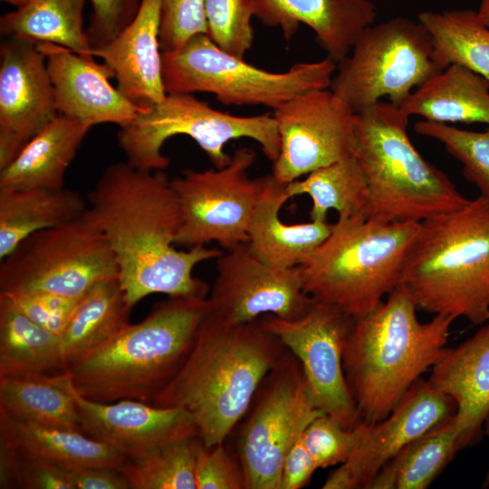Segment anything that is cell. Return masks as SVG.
Instances as JSON below:
<instances>
[{
	"label": "cell",
	"instance_id": "6da1fadb",
	"mask_svg": "<svg viewBox=\"0 0 489 489\" xmlns=\"http://www.w3.org/2000/svg\"><path fill=\"white\" fill-rule=\"evenodd\" d=\"M87 201L115 255L119 280L131 307L153 293L208 296L210 289L193 270L223 252L206 245L174 247L180 208L164 170L139 169L127 161L112 163L88 193Z\"/></svg>",
	"mask_w": 489,
	"mask_h": 489
},
{
	"label": "cell",
	"instance_id": "7a4b0ae2",
	"mask_svg": "<svg viewBox=\"0 0 489 489\" xmlns=\"http://www.w3.org/2000/svg\"><path fill=\"white\" fill-rule=\"evenodd\" d=\"M285 350L259 320L232 323L208 311L183 367L150 404L187 410L205 446L225 443Z\"/></svg>",
	"mask_w": 489,
	"mask_h": 489
},
{
	"label": "cell",
	"instance_id": "3957f363",
	"mask_svg": "<svg viewBox=\"0 0 489 489\" xmlns=\"http://www.w3.org/2000/svg\"><path fill=\"white\" fill-rule=\"evenodd\" d=\"M417 310L400 283L373 311L353 318L342 361L360 421L386 418L444 353L455 319L434 315L421 322Z\"/></svg>",
	"mask_w": 489,
	"mask_h": 489
},
{
	"label": "cell",
	"instance_id": "277c9868",
	"mask_svg": "<svg viewBox=\"0 0 489 489\" xmlns=\"http://www.w3.org/2000/svg\"><path fill=\"white\" fill-rule=\"evenodd\" d=\"M208 311L207 297L168 296L65 371L89 399L150 404L183 367Z\"/></svg>",
	"mask_w": 489,
	"mask_h": 489
},
{
	"label": "cell",
	"instance_id": "5b68a950",
	"mask_svg": "<svg viewBox=\"0 0 489 489\" xmlns=\"http://www.w3.org/2000/svg\"><path fill=\"white\" fill-rule=\"evenodd\" d=\"M401 283L418 310L489 320V200L478 196L420 222Z\"/></svg>",
	"mask_w": 489,
	"mask_h": 489
},
{
	"label": "cell",
	"instance_id": "8992f818",
	"mask_svg": "<svg viewBox=\"0 0 489 489\" xmlns=\"http://www.w3.org/2000/svg\"><path fill=\"white\" fill-rule=\"evenodd\" d=\"M408 118L400 107L383 100L355 113L352 155L368 183L365 217L420 223L469 200L414 147L408 135Z\"/></svg>",
	"mask_w": 489,
	"mask_h": 489
},
{
	"label": "cell",
	"instance_id": "52a82bcc",
	"mask_svg": "<svg viewBox=\"0 0 489 489\" xmlns=\"http://www.w3.org/2000/svg\"><path fill=\"white\" fill-rule=\"evenodd\" d=\"M420 223L338 217L299 266L304 291L355 318L373 311L402 282Z\"/></svg>",
	"mask_w": 489,
	"mask_h": 489
},
{
	"label": "cell",
	"instance_id": "ba28073f",
	"mask_svg": "<svg viewBox=\"0 0 489 489\" xmlns=\"http://www.w3.org/2000/svg\"><path fill=\"white\" fill-rule=\"evenodd\" d=\"M161 59L167 93L209 92L225 105L273 110L302 92L329 88L337 69L326 57L272 72L226 53L206 34L193 36L178 49L161 52Z\"/></svg>",
	"mask_w": 489,
	"mask_h": 489
},
{
	"label": "cell",
	"instance_id": "9c48e42d",
	"mask_svg": "<svg viewBox=\"0 0 489 489\" xmlns=\"http://www.w3.org/2000/svg\"><path fill=\"white\" fill-rule=\"evenodd\" d=\"M177 135L193 139L216 168L229 162L231 155L225 147L233 139L256 141L272 163L280 152L273 113L232 115L211 108L192 93H167L163 101L145 107L130 122L120 127L117 139L129 165L153 171L169 165L161 149L168 139Z\"/></svg>",
	"mask_w": 489,
	"mask_h": 489
},
{
	"label": "cell",
	"instance_id": "30bf717a",
	"mask_svg": "<svg viewBox=\"0 0 489 489\" xmlns=\"http://www.w3.org/2000/svg\"><path fill=\"white\" fill-rule=\"evenodd\" d=\"M119 277L112 249L89 207L81 216L23 239L0 264V292L82 297Z\"/></svg>",
	"mask_w": 489,
	"mask_h": 489
},
{
	"label": "cell",
	"instance_id": "8fae6325",
	"mask_svg": "<svg viewBox=\"0 0 489 489\" xmlns=\"http://www.w3.org/2000/svg\"><path fill=\"white\" fill-rule=\"evenodd\" d=\"M433 42L417 20L397 16L369 25L337 63L330 89L359 113L387 98L401 107L412 91L442 71Z\"/></svg>",
	"mask_w": 489,
	"mask_h": 489
},
{
	"label": "cell",
	"instance_id": "7c38bea8",
	"mask_svg": "<svg viewBox=\"0 0 489 489\" xmlns=\"http://www.w3.org/2000/svg\"><path fill=\"white\" fill-rule=\"evenodd\" d=\"M237 440L246 489H278L289 450L322 414L313 404L302 366L287 349L260 386Z\"/></svg>",
	"mask_w": 489,
	"mask_h": 489
},
{
	"label": "cell",
	"instance_id": "4fadbf2b",
	"mask_svg": "<svg viewBox=\"0 0 489 489\" xmlns=\"http://www.w3.org/2000/svg\"><path fill=\"white\" fill-rule=\"evenodd\" d=\"M255 151L236 149L219 168H187L171 179L180 208L175 244L191 248L216 242L226 250L247 243L252 214L267 175L251 177Z\"/></svg>",
	"mask_w": 489,
	"mask_h": 489
},
{
	"label": "cell",
	"instance_id": "5bb4252c",
	"mask_svg": "<svg viewBox=\"0 0 489 489\" xmlns=\"http://www.w3.org/2000/svg\"><path fill=\"white\" fill-rule=\"evenodd\" d=\"M352 320L339 308L316 300L299 318L266 314L259 319L299 360L315 407L347 429L360 422L342 361Z\"/></svg>",
	"mask_w": 489,
	"mask_h": 489
},
{
	"label": "cell",
	"instance_id": "9a60e30c",
	"mask_svg": "<svg viewBox=\"0 0 489 489\" xmlns=\"http://www.w3.org/2000/svg\"><path fill=\"white\" fill-rule=\"evenodd\" d=\"M280 152L272 175L288 184L352 156L355 113L330 88L292 97L273 110Z\"/></svg>",
	"mask_w": 489,
	"mask_h": 489
},
{
	"label": "cell",
	"instance_id": "2e32d148",
	"mask_svg": "<svg viewBox=\"0 0 489 489\" xmlns=\"http://www.w3.org/2000/svg\"><path fill=\"white\" fill-rule=\"evenodd\" d=\"M216 270L207 296L209 312L228 322H251L266 314L296 319L315 302L304 291L299 266H271L246 243L217 257Z\"/></svg>",
	"mask_w": 489,
	"mask_h": 489
},
{
	"label": "cell",
	"instance_id": "e0dca14e",
	"mask_svg": "<svg viewBox=\"0 0 489 489\" xmlns=\"http://www.w3.org/2000/svg\"><path fill=\"white\" fill-rule=\"evenodd\" d=\"M455 413L451 398L419 379L383 420L364 423L349 459L322 484L323 489H370L376 475L407 444Z\"/></svg>",
	"mask_w": 489,
	"mask_h": 489
},
{
	"label": "cell",
	"instance_id": "ac0fdd59",
	"mask_svg": "<svg viewBox=\"0 0 489 489\" xmlns=\"http://www.w3.org/2000/svg\"><path fill=\"white\" fill-rule=\"evenodd\" d=\"M57 115L44 54L36 43L7 37L0 46V169Z\"/></svg>",
	"mask_w": 489,
	"mask_h": 489
},
{
	"label": "cell",
	"instance_id": "d6986e66",
	"mask_svg": "<svg viewBox=\"0 0 489 489\" xmlns=\"http://www.w3.org/2000/svg\"><path fill=\"white\" fill-rule=\"evenodd\" d=\"M73 397L83 433L124 455L129 461L163 446L198 436L193 417L178 407H158L134 399L102 403L78 393Z\"/></svg>",
	"mask_w": 489,
	"mask_h": 489
},
{
	"label": "cell",
	"instance_id": "ffe728a7",
	"mask_svg": "<svg viewBox=\"0 0 489 489\" xmlns=\"http://www.w3.org/2000/svg\"><path fill=\"white\" fill-rule=\"evenodd\" d=\"M36 44L45 57L58 114L91 126L114 123L122 127L145 108L132 103L110 83L113 72L105 63H97L94 56L54 43Z\"/></svg>",
	"mask_w": 489,
	"mask_h": 489
},
{
	"label": "cell",
	"instance_id": "44dd1931",
	"mask_svg": "<svg viewBox=\"0 0 489 489\" xmlns=\"http://www.w3.org/2000/svg\"><path fill=\"white\" fill-rule=\"evenodd\" d=\"M252 5L254 17L281 29L286 41L301 24L310 27L326 57L336 63L348 56L377 16L371 0H252Z\"/></svg>",
	"mask_w": 489,
	"mask_h": 489
},
{
	"label": "cell",
	"instance_id": "7402d4cb",
	"mask_svg": "<svg viewBox=\"0 0 489 489\" xmlns=\"http://www.w3.org/2000/svg\"><path fill=\"white\" fill-rule=\"evenodd\" d=\"M160 0H140L133 21L111 42L91 49L113 72L120 93L139 107L163 101Z\"/></svg>",
	"mask_w": 489,
	"mask_h": 489
},
{
	"label": "cell",
	"instance_id": "603a6c76",
	"mask_svg": "<svg viewBox=\"0 0 489 489\" xmlns=\"http://www.w3.org/2000/svg\"><path fill=\"white\" fill-rule=\"evenodd\" d=\"M427 381L451 398L460 449L482 436L489 416V323L454 348H446Z\"/></svg>",
	"mask_w": 489,
	"mask_h": 489
},
{
	"label": "cell",
	"instance_id": "cb8c5ba5",
	"mask_svg": "<svg viewBox=\"0 0 489 489\" xmlns=\"http://www.w3.org/2000/svg\"><path fill=\"white\" fill-rule=\"evenodd\" d=\"M286 185L272 174L252 214L247 245L259 259L276 268H294L329 236L333 224L312 221L288 225L279 216L290 199Z\"/></svg>",
	"mask_w": 489,
	"mask_h": 489
},
{
	"label": "cell",
	"instance_id": "d4e9b609",
	"mask_svg": "<svg viewBox=\"0 0 489 489\" xmlns=\"http://www.w3.org/2000/svg\"><path fill=\"white\" fill-rule=\"evenodd\" d=\"M91 124L58 114L0 169V191L64 187V177Z\"/></svg>",
	"mask_w": 489,
	"mask_h": 489
},
{
	"label": "cell",
	"instance_id": "484cf974",
	"mask_svg": "<svg viewBox=\"0 0 489 489\" xmlns=\"http://www.w3.org/2000/svg\"><path fill=\"white\" fill-rule=\"evenodd\" d=\"M400 108L428 121L489 125V81L453 63L416 88Z\"/></svg>",
	"mask_w": 489,
	"mask_h": 489
},
{
	"label": "cell",
	"instance_id": "4316f807",
	"mask_svg": "<svg viewBox=\"0 0 489 489\" xmlns=\"http://www.w3.org/2000/svg\"><path fill=\"white\" fill-rule=\"evenodd\" d=\"M88 207V201L78 191L65 187L0 191L1 260L28 235L66 224Z\"/></svg>",
	"mask_w": 489,
	"mask_h": 489
},
{
	"label": "cell",
	"instance_id": "83f0119b",
	"mask_svg": "<svg viewBox=\"0 0 489 489\" xmlns=\"http://www.w3.org/2000/svg\"><path fill=\"white\" fill-rule=\"evenodd\" d=\"M72 389L66 371L0 378V409L20 421L83 433Z\"/></svg>",
	"mask_w": 489,
	"mask_h": 489
},
{
	"label": "cell",
	"instance_id": "f1b7e54d",
	"mask_svg": "<svg viewBox=\"0 0 489 489\" xmlns=\"http://www.w3.org/2000/svg\"><path fill=\"white\" fill-rule=\"evenodd\" d=\"M63 371L61 336L35 323L0 292V378Z\"/></svg>",
	"mask_w": 489,
	"mask_h": 489
},
{
	"label": "cell",
	"instance_id": "f546056e",
	"mask_svg": "<svg viewBox=\"0 0 489 489\" xmlns=\"http://www.w3.org/2000/svg\"><path fill=\"white\" fill-rule=\"evenodd\" d=\"M131 309L119 277L94 284L82 297L61 334L65 369L129 324Z\"/></svg>",
	"mask_w": 489,
	"mask_h": 489
},
{
	"label": "cell",
	"instance_id": "4dcf8cb0",
	"mask_svg": "<svg viewBox=\"0 0 489 489\" xmlns=\"http://www.w3.org/2000/svg\"><path fill=\"white\" fill-rule=\"evenodd\" d=\"M9 417L24 457L51 464L67 471L100 466L120 471L129 461L116 449L84 433L43 427Z\"/></svg>",
	"mask_w": 489,
	"mask_h": 489
},
{
	"label": "cell",
	"instance_id": "1f68e13d",
	"mask_svg": "<svg viewBox=\"0 0 489 489\" xmlns=\"http://www.w3.org/2000/svg\"><path fill=\"white\" fill-rule=\"evenodd\" d=\"M458 450L454 414L407 444L382 467L370 489H426Z\"/></svg>",
	"mask_w": 489,
	"mask_h": 489
},
{
	"label": "cell",
	"instance_id": "d6a6232c",
	"mask_svg": "<svg viewBox=\"0 0 489 489\" xmlns=\"http://www.w3.org/2000/svg\"><path fill=\"white\" fill-rule=\"evenodd\" d=\"M85 0H34L0 18V32L34 43H49L92 56L83 29Z\"/></svg>",
	"mask_w": 489,
	"mask_h": 489
},
{
	"label": "cell",
	"instance_id": "836d02e7",
	"mask_svg": "<svg viewBox=\"0 0 489 489\" xmlns=\"http://www.w3.org/2000/svg\"><path fill=\"white\" fill-rule=\"evenodd\" d=\"M417 20L433 42V58L445 69L456 63L489 81V28L475 10L423 11Z\"/></svg>",
	"mask_w": 489,
	"mask_h": 489
},
{
	"label": "cell",
	"instance_id": "e575fe53",
	"mask_svg": "<svg viewBox=\"0 0 489 489\" xmlns=\"http://www.w3.org/2000/svg\"><path fill=\"white\" fill-rule=\"evenodd\" d=\"M286 190L290 198L302 195L311 197L312 221H328L330 210H335L338 217L364 216L369 192L362 168L353 155L288 183Z\"/></svg>",
	"mask_w": 489,
	"mask_h": 489
},
{
	"label": "cell",
	"instance_id": "d590c367",
	"mask_svg": "<svg viewBox=\"0 0 489 489\" xmlns=\"http://www.w3.org/2000/svg\"><path fill=\"white\" fill-rule=\"evenodd\" d=\"M199 436L170 443L120 470L132 489H197L196 450Z\"/></svg>",
	"mask_w": 489,
	"mask_h": 489
},
{
	"label": "cell",
	"instance_id": "8d00e7d4",
	"mask_svg": "<svg viewBox=\"0 0 489 489\" xmlns=\"http://www.w3.org/2000/svg\"><path fill=\"white\" fill-rule=\"evenodd\" d=\"M414 128L417 133L439 141L461 163L463 176L475 185L479 196L489 200V129L473 131L425 120Z\"/></svg>",
	"mask_w": 489,
	"mask_h": 489
},
{
	"label": "cell",
	"instance_id": "74e56055",
	"mask_svg": "<svg viewBox=\"0 0 489 489\" xmlns=\"http://www.w3.org/2000/svg\"><path fill=\"white\" fill-rule=\"evenodd\" d=\"M207 35L222 50L244 58L254 42L252 0H206Z\"/></svg>",
	"mask_w": 489,
	"mask_h": 489
},
{
	"label": "cell",
	"instance_id": "f35d334b",
	"mask_svg": "<svg viewBox=\"0 0 489 489\" xmlns=\"http://www.w3.org/2000/svg\"><path fill=\"white\" fill-rule=\"evenodd\" d=\"M364 428L360 421L347 429L334 418L322 413L312 419L302 434L307 450L319 468L341 465L358 446Z\"/></svg>",
	"mask_w": 489,
	"mask_h": 489
},
{
	"label": "cell",
	"instance_id": "ab89813d",
	"mask_svg": "<svg viewBox=\"0 0 489 489\" xmlns=\"http://www.w3.org/2000/svg\"><path fill=\"white\" fill-rule=\"evenodd\" d=\"M205 1L160 0L161 52L178 49L197 34H207Z\"/></svg>",
	"mask_w": 489,
	"mask_h": 489
},
{
	"label": "cell",
	"instance_id": "60d3db41",
	"mask_svg": "<svg viewBox=\"0 0 489 489\" xmlns=\"http://www.w3.org/2000/svg\"><path fill=\"white\" fill-rule=\"evenodd\" d=\"M197 489H246L239 464L224 443L210 446L199 438L196 450Z\"/></svg>",
	"mask_w": 489,
	"mask_h": 489
},
{
	"label": "cell",
	"instance_id": "b9f144b4",
	"mask_svg": "<svg viewBox=\"0 0 489 489\" xmlns=\"http://www.w3.org/2000/svg\"><path fill=\"white\" fill-rule=\"evenodd\" d=\"M3 293L35 323L60 336L82 299L49 292Z\"/></svg>",
	"mask_w": 489,
	"mask_h": 489
},
{
	"label": "cell",
	"instance_id": "7bdbcfd3",
	"mask_svg": "<svg viewBox=\"0 0 489 489\" xmlns=\"http://www.w3.org/2000/svg\"><path fill=\"white\" fill-rule=\"evenodd\" d=\"M92 6L85 29L91 49L114 40L135 18L140 0H89Z\"/></svg>",
	"mask_w": 489,
	"mask_h": 489
},
{
	"label": "cell",
	"instance_id": "ee69618b",
	"mask_svg": "<svg viewBox=\"0 0 489 489\" xmlns=\"http://www.w3.org/2000/svg\"><path fill=\"white\" fill-rule=\"evenodd\" d=\"M16 483L23 489H73L67 470L24 456Z\"/></svg>",
	"mask_w": 489,
	"mask_h": 489
},
{
	"label": "cell",
	"instance_id": "f6af8a7d",
	"mask_svg": "<svg viewBox=\"0 0 489 489\" xmlns=\"http://www.w3.org/2000/svg\"><path fill=\"white\" fill-rule=\"evenodd\" d=\"M317 468L301 436L283 460L278 489L302 488L310 482Z\"/></svg>",
	"mask_w": 489,
	"mask_h": 489
},
{
	"label": "cell",
	"instance_id": "bcb514c9",
	"mask_svg": "<svg viewBox=\"0 0 489 489\" xmlns=\"http://www.w3.org/2000/svg\"><path fill=\"white\" fill-rule=\"evenodd\" d=\"M23 459L9 416L0 409V488H17V475Z\"/></svg>",
	"mask_w": 489,
	"mask_h": 489
},
{
	"label": "cell",
	"instance_id": "7dc6e473",
	"mask_svg": "<svg viewBox=\"0 0 489 489\" xmlns=\"http://www.w3.org/2000/svg\"><path fill=\"white\" fill-rule=\"evenodd\" d=\"M73 489H129L125 475L110 467H87L67 471Z\"/></svg>",
	"mask_w": 489,
	"mask_h": 489
},
{
	"label": "cell",
	"instance_id": "c3c4849f",
	"mask_svg": "<svg viewBox=\"0 0 489 489\" xmlns=\"http://www.w3.org/2000/svg\"><path fill=\"white\" fill-rule=\"evenodd\" d=\"M476 13L480 20L489 28V0H481Z\"/></svg>",
	"mask_w": 489,
	"mask_h": 489
},
{
	"label": "cell",
	"instance_id": "681fc988",
	"mask_svg": "<svg viewBox=\"0 0 489 489\" xmlns=\"http://www.w3.org/2000/svg\"><path fill=\"white\" fill-rule=\"evenodd\" d=\"M484 433L486 434V436H488L489 438V416L486 417L484 423V427H483ZM484 487H487L489 486V470H488V473L485 476V479H484V482L483 484Z\"/></svg>",
	"mask_w": 489,
	"mask_h": 489
},
{
	"label": "cell",
	"instance_id": "f907efd6",
	"mask_svg": "<svg viewBox=\"0 0 489 489\" xmlns=\"http://www.w3.org/2000/svg\"><path fill=\"white\" fill-rule=\"evenodd\" d=\"M3 1H5V2H7L9 4H12V5H15L18 8V7H22V6H24V5H28V4H30L34 0H3Z\"/></svg>",
	"mask_w": 489,
	"mask_h": 489
}]
</instances>
